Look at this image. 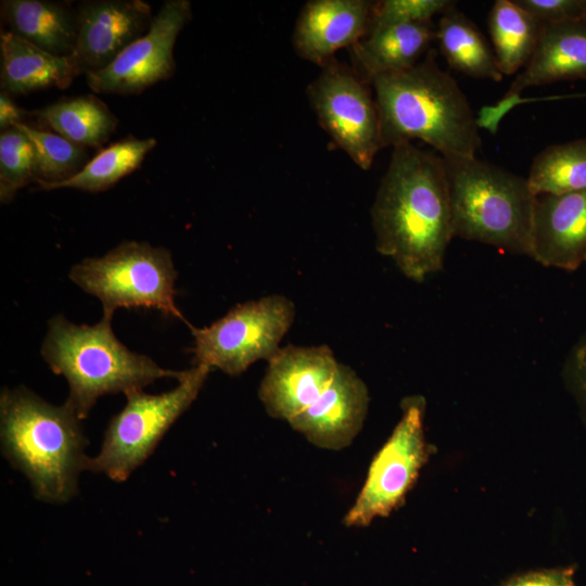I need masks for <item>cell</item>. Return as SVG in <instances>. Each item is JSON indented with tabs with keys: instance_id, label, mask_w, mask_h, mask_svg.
Returning <instances> with one entry per match:
<instances>
[{
	"instance_id": "22",
	"label": "cell",
	"mask_w": 586,
	"mask_h": 586,
	"mask_svg": "<svg viewBox=\"0 0 586 586\" xmlns=\"http://www.w3.org/2000/svg\"><path fill=\"white\" fill-rule=\"evenodd\" d=\"M435 40L448 65L457 72L480 79L500 81L494 50L476 25L456 5L442 14Z\"/></svg>"
},
{
	"instance_id": "16",
	"label": "cell",
	"mask_w": 586,
	"mask_h": 586,
	"mask_svg": "<svg viewBox=\"0 0 586 586\" xmlns=\"http://www.w3.org/2000/svg\"><path fill=\"white\" fill-rule=\"evenodd\" d=\"M531 257L545 267L575 270L586 262V189L536 196Z\"/></svg>"
},
{
	"instance_id": "34",
	"label": "cell",
	"mask_w": 586,
	"mask_h": 586,
	"mask_svg": "<svg viewBox=\"0 0 586 586\" xmlns=\"http://www.w3.org/2000/svg\"><path fill=\"white\" fill-rule=\"evenodd\" d=\"M585 264H586V262H585Z\"/></svg>"
},
{
	"instance_id": "24",
	"label": "cell",
	"mask_w": 586,
	"mask_h": 586,
	"mask_svg": "<svg viewBox=\"0 0 586 586\" xmlns=\"http://www.w3.org/2000/svg\"><path fill=\"white\" fill-rule=\"evenodd\" d=\"M154 138H124L100 150L87 164L67 180L39 187L41 190L77 189L101 192L133 173L155 145Z\"/></svg>"
},
{
	"instance_id": "17",
	"label": "cell",
	"mask_w": 586,
	"mask_h": 586,
	"mask_svg": "<svg viewBox=\"0 0 586 586\" xmlns=\"http://www.w3.org/2000/svg\"><path fill=\"white\" fill-rule=\"evenodd\" d=\"M586 78V20L543 25L527 65L512 81L504 101L526 88Z\"/></svg>"
},
{
	"instance_id": "29",
	"label": "cell",
	"mask_w": 586,
	"mask_h": 586,
	"mask_svg": "<svg viewBox=\"0 0 586 586\" xmlns=\"http://www.w3.org/2000/svg\"><path fill=\"white\" fill-rule=\"evenodd\" d=\"M542 25L584 18L586 0H513Z\"/></svg>"
},
{
	"instance_id": "4",
	"label": "cell",
	"mask_w": 586,
	"mask_h": 586,
	"mask_svg": "<svg viewBox=\"0 0 586 586\" xmlns=\"http://www.w3.org/2000/svg\"><path fill=\"white\" fill-rule=\"evenodd\" d=\"M102 317L93 326L75 324L63 316L49 320L41 355L51 370L69 387L66 404L85 419L97 399L106 394L142 390L155 380H181L186 371L161 368L145 355L129 351Z\"/></svg>"
},
{
	"instance_id": "19",
	"label": "cell",
	"mask_w": 586,
	"mask_h": 586,
	"mask_svg": "<svg viewBox=\"0 0 586 586\" xmlns=\"http://www.w3.org/2000/svg\"><path fill=\"white\" fill-rule=\"evenodd\" d=\"M0 51L1 91L10 95L65 89L82 74L73 55L52 54L10 30L1 31Z\"/></svg>"
},
{
	"instance_id": "3",
	"label": "cell",
	"mask_w": 586,
	"mask_h": 586,
	"mask_svg": "<svg viewBox=\"0 0 586 586\" xmlns=\"http://www.w3.org/2000/svg\"><path fill=\"white\" fill-rule=\"evenodd\" d=\"M79 422L66 403L51 405L23 386L2 391V454L27 476L37 499L64 504L76 494L89 460Z\"/></svg>"
},
{
	"instance_id": "1",
	"label": "cell",
	"mask_w": 586,
	"mask_h": 586,
	"mask_svg": "<svg viewBox=\"0 0 586 586\" xmlns=\"http://www.w3.org/2000/svg\"><path fill=\"white\" fill-rule=\"evenodd\" d=\"M371 220L377 251L407 278L421 283L442 270L454 238L443 157L412 143L394 146Z\"/></svg>"
},
{
	"instance_id": "27",
	"label": "cell",
	"mask_w": 586,
	"mask_h": 586,
	"mask_svg": "<svg viewBox=\"0 0 586 586\" xmlns=\"http://www.w3.org/2000/svg\"><path fill=\"white\" fill-rule=\"evenodd\" d=\"M37 181L35 150L29 138L17 127L0 133V200L11 202L17 191Z\"/></svg>"
},
{
	"instance_id": "14",
	"label": "cell",
	"mask_w": 586,
	"mask_h": 586,
	"mask_svg": "<svg viewBox=\"0 0 586 586\" xmlns=\"http://www.w3.org/2000/svg\"><path fill=\"white\" fill-rule=\"evenodd\" d=\"M368 407L369 393L365 382L352 368L339 364L327 390L289 424L315 446L341 450L361 430Z\"/></svg>"
},
{
	"instance_id": "15",
	"label": "cell",
	"mask_w": 586,
	"mask_h": 586,
	"mask_svg": "<svg viewBox=\"0 0 586 586\" xmlns=\"http://www.w3.org/2000/svg\"><path fill=\"white\" fill-rule=\"evenodd\" d=\"M372 1L311 0L302 8L292 42L302 59L320 67L342 48H351L369 30Z\"/></svg>"
},
{
	"instance_id": "32",
	"label": "cell",
	"mask_w": 586,
	"mask_h": 586,
	"mask_svg": "<svg viewBox=\"0 0 586 586\" xmlns=\"http://www.w3.org/2000/svg\"><path fill=\"white\" fill-rule=\"evenodd\" d=\"M27 113L22 107L17 106L12 100V95L0 92V128L4 130L14 127L16 124L24 123Z\"/></svg>"
},
{
	"instance_id": "5",
	"label": "cell",
	"mask_w": 586,
	"mask_h": 586,
	"mask_svg": "<svg viewBox=\"0 0 586 586\" xmlns=\"http://www.w3.org/2000/svg\"><path fill=\"white\" fill-rule=\"evenodd\" d=\"M443 160L454 238L531 257L536 196L527 178L476 156Z\"/></svg>"
},
{
	"instance_id": "13",
	"label": "cell",
	"mask_w": 586,
	"mask_h": 586,
	"mask_svg": "<svg viewBox=\"0 0 586 586\" xmlns=\"http://www.w3.org/2000/svg\"><path fill=\"white\" fill-rule=\"evenodd\" d=\"M73 56L82 74L110 65L150 28L154 15L142 0H87L76 8Z\"/></svg>"
},
{
	"instance_id": "9",
	"label": "cell",
	"mask_w": 586,
	"mask_h": 586,
	"mask_svg": "<svg viewBox=\"0 0 586 586\" xmlns=\"http://www.w3.org/2000/svg\"><path fill=\"white\" fill-rule=\"evenodd\" d=\"M402 418L373 457L365 483L344 517L346 526L362 527L404 504L431 454L424 435L425 399L405 397Z\"/></svg>"
},
{
	"instance_id": "18",
	"label": "cell",
	"mask_w": 586,
	"mask_h": 586,
	"mask_svg": "<svg viewBox=\"0 0 586 586\" xmlns=\"http://www.w3.org/2000/svg\"><path fill=\"white\" fill-rule=\"evenodd\" d=\"M435 30L432 22L371 27L349 48L352 67L369 85L379 76L411 68L429 52Z\"/></svg>"
},
{
	"instance_id": "7",
	"label": "cell",
	"mask_w": 586,
	"mask_h": 586,
	"mask_svg": "<svg viewBox=\"0 0 586 586\" xmlns=\"http://www.w3.org/2000/svg\"><path fill=\"white\" fill-rule=\"evenodd\" d=\"M211 369L195 365L174 390L162 394L126 393V405L111 419L100 451L89 457L87 470L102 472L115 482L126 481L195 400Z\"/></svg>"
},
{
	"instance_id": "25",
	"label": "cell",
	"mask_w": 586,
	"mask_h": 586,
	"mask_svg": "<svg viewBox=\"0 0 586 586\" xmlns=\"http://www.w3.org/2000/svg\"><path fill=\"white\" fill-rule=\"evenodd\" d=\"M527 181L535 196L586 189V139L544 149L535 156Z\"/></svg>"
},
{
	"instance_id": "26",
	"label": "cell",
	"mask_w": 586,
	"mask_h": 586,
	"mask_svg": "<svg viewBox=\"0 0 586 586\" xmlns=\"http://www.w3.org/2000/svg\"><path fill=\"white\" fill-rule=\"evenodd\" d=\"M31 141L37 165L38 187L69 179L88 162L87 148L77 145L56 132L16 124Z\"/></svg>"
},
{
	"instance_id": "31",
	"label": "cell",
	"mask_w": 586,
	"mask_h": 586,
	"mask_svg": "<svg viewBox=\"0 0 586 586\" xmlns=\"http://www.w3.org/2000/svg\"><path fill=\"white\" fill-rule=\"evenodd\" d=\"M573 566L528 571L517 574L499 586H576Z\"/></svg>"
},
{
	"instance_id": "2",
	"label": "cell",
	"mask_w": 586,
	"mask_h": 586,
	"mask_svg": "<svg viewBox=\"0 0 586 586\" xmlns=\"http://www.w3.org/2000/svg\"><path fill=\"white\" fill-rule=\"evenodd\" d=\"M371 85L383 148L418 139L442 157L476 156L477 120L455 78L438 67L434 50L411 68L379 76Z\"/></svg>"
},
{
	"instance_id": "10",
	"label": "cell",
	"mask_w": 586,
	"mask_h": 586,
	"mask_svg": "<svg viewBox=\"0 0 586 586\" xmlns=\"http://www.w3.org/2000/svg\"><path fill=\"white\" fill-rule=\"evenodd\" d=\"M309 103L322 128L361 169L383 148L375 98L357 72L335 58L307 86Z\"/></svg>"
},
{
	"instance_id": "20",
	"label": "cell",
	"mask_w": 586,
	"mask_h": 586,
	"mask_svg": "<svg viewBox=\"0 0 586 586\" xmlns=\"http://www.w3.org/2000/svg\"><path fill=\"white\" fill-rule=\"evenodd\" d=\"M1 18L13 34L60 56L72 55L77 37V15L66 2L2 0Z\"/></svg>"
},
{
	"instance_id": "11",
	"label": "cell",
	"mask_w": 586,
	"mask_h": 586,
	"mask_svg": "<svg viewBox=\"0 0 586 586\" xmlns=\"http://www.w3.org/2000/svg\"><path fill=\"white\" fill-rule=\"evenodd\" d=\"M191 18L189 0L165 1L141 38L103 69L86 74L89 88L97 93L128 95L170 78L176 68V40Z\"/></svg>"
},
{
	"instance_id": "23",
	"label": "cell",
	"mask_w": 586,
	"mask_h": 586,
	"mask_svg": "<svg viewBox=\"0 0 586 586\" xmlns=\"http://www.w3.org/2000/svg\"><path fill=\"white\" fill-rule=\"evenodd\" d=\"M543 25L513 0H496L488 13L494 53L502 75L523 69L536 49Z\"/></svg>"
},
{
	"instance_id": "30",
	"label": "cell",
	"mask_w": 586,
	"mask_h": 586,
	"mask_svg": "<svg viewBox=\"0 0 586 586\" xmlns=\"http://www.w3.org/2000/svg\"><path fill=\"white\" fill-rule=\"evenodd\" d=\"M562 373L564 382L575 397L586 421V333L569 352Z\"/></svg>"
},
{
	"instance_id": "12",
	"label": "cell",
	"mask_w": 586,
	"mask_h": 586,
	"mask_svg": "<svg viewBox=\"0 0 586 586\" xmlns=\"http://www.w3.org/2000/svg\"><path fill=\"white\" fill-rule=\"evenodd\" d=\"M339 362L327 345L281 347L268 361L258 396L269 416L290 421L331 384Z\"/></svg>"
},
{
	"instance_id": "21",
	"label": "cell",
	"mask_w": 586,
	"mask_h": 586,
	"mask_svg": "<svg viewBox=\"0 0 586 586\" xmlns=\"http://www.w3.org/2000/svg\"><path fill=\"white\" fill-rule=\"evenodd\" d=\"M30 115L84 148H101L118 125L110 107L93 94L62 98Z\"/></svg>"
},
{
	"instance_id": "8",
	"label": "cell",
	"mask_w": 586,
	"mask_h": 586,
	"mask_svg": "<svg viewBox=\"0 0 586 586\" xmlns=\"http://www.w3.org/2000/svg\"><path fill=\"white\" fill-rule=\"evenodd\" d=\"M294 316L289 298L270 295L237 305L208 327L189 324L194 364L238 375L259 359L269 361L281 348Z\"/></svg>"
},
{
	"instance_id": "6",
	"label": "cell",
	"mask_w": 586,
	"mask_h": 586,
	"mask_svg": "<svg viewBox=\"0 0 586 586\" xmlns=\"http://www.w3.org/2000/svg\"><path fill=\"white\" fill-rule=\"evenodd\" d=\"M175 270L168 250L148 242L125 241L102 257L73 266L69 279L102 303L103 316L118 308H154L184 321L175 303Z\"/></svg>"
},
{
	"instance_id": "28",
	"label": "cell",
	"mask_w": 586,
	"mask_h": 586,
	"mask_svg": "<svg viewBox=\"0 0 586 586\" xmlns=\"http://www.w3.org/2000/svg\"><path fill=\"white\" fill-rule=\"evenodd\" d=\"M456 2L450 0H383L373 3L371 27L393 23H425L443 14Z\"/></svg>"
},
{
	"instance_id": "33",
	"label": "cell",
	"mask_w": 586,
	"mask_h": 586,
	"mask_svg": "<svg viewBox=\"0 0 586 586\" xmlns=\"http://www.w3.org/2000/svg\"><path fill=\"white\" fill-rule=\"evenodd\" d=\"M584 18L586 20V10H585V15H584Z\"/></svg>"
}]
</instances>
